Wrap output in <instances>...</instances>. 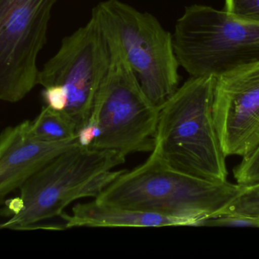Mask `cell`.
Returning <instances> with one entry per match:
<instances>
[{
	"label": "cell",
	"instance_id": "10",
	"mask_svg": "<svg viewBox=\"0 0 259 259\" xmlns=\"http://www.w3.org/2000/svg\"><path fill=\"white\" fill-rule=\"evenodd\" d=\"M77 144V138L59 142L36 139L29 120L5 129L0 133V205L44 164Z\"/></svg>",
	"mask_w": 259,
	"mask_h": 259
},
{
	"label": "cell",
	"instance_id": "4",
	"mask_svg": "<svg viewBox=\"0 0 259 259\" xmlns=\"http://www.w3.org/2000/svg\"><path fill=\"white\" fill-rule=\"evenodd\" d=\"M175 54L192 77L218 76L259 62V22L204 5L187 6L175 24Z\"/></svg>",
	"mask_w": 259,
	"mask_h": 259
},
{
	"label": "cell",
	"instance_id": "15",
	"mask_svg": "<svg viewBox=\"0 0 259 259\" xmlns=\"http://www.w3.org/2000/svg\"><path fill=\"white\" fill-rule=\"evenodd\" d=\"M225 11L237 19L259 22V0H225Z\"/></svg>",
	"mask_w": 259,
	"mask_h": 259
},
{
	"label": "cell",
	"instance_id": "7",
	"mask_svg": "<svg viewBox=\"0 0 259 259\" xmlns=\"http://www.w3.org/2000/svg\"><path fill=\"white\" fill-rule=\"evenodd\" d=\"M111 59L109 36L92 14L84 26L64 38L57 53L39 69L37 85L59 87L66 95L62 112L75 125L77 133L91 117Z\"/></svg>",
	"mask_w": 259,
	"mask_h": 259
},
{
	"label": "cell",
	"instance_id": "12",
	"mask_svg": "<svg viewBox=\"0 0 259 259\" xmlns=\"http://www.w3.org/2000/svg\"><path fill=\"white\" fill-rule=\"evenodd\" d=\"M29 130L33 138L47 142L77 138V129L71 119L65 113L55 110L47 105L34 120L29 121Z\"/></svg>",
	"mask_w": 259,
	"mask_h": 259
},
{
	"label": "cell",
	"instance_id": "18",
	"mask_svg": "<svg viewBox=\"0 0 259 259\" xmlns=\"http://www.w3.org/2000/svg\"><path fill=\"white\" fill-rule=\"evenodd\" d=\"M100 135L98 126L94 121L89 120L88 123L77 132V144L82 147H91Z\"/></svg>",
	"mask_w": 259,
	"mask_h": 259
},
{
	"label": "cell",
	"instance_id": "2",
	"mask_svg": "<svg viewBox=\"0 0 259 259\" xmlns=\"http://www.w3.org/2000/svg\"><path fill=\"white\" fill-rule=\"evenodd\" d=\"M126 157L115 151L78 144L44 164L21 186L20 196L10 201L12 216L1 229H30L36 224L60 217L71 203L97 199L125 170H115Z\"/></svg>",
	"mask_w": 259,
	"mask_h": 259
},
{
	"label": "cell",
	"instance_id": "14",
	"mask_svg": "<svg viewBox=\"0 0 259 259\" xmlns=\"http://www.w3.org/2000/svg\"><path fill=\"white\" fill-rule=\"evenodd\" d=\"M236 182L240 187H249L259 183V146L249 157L242 159L234 169Z\"/></svg>",
	"mask_w": 259,
	"mask_h": 259
},
{
	"label": "cell",
	"instance_id": "1",
	"mask_svg": "<svg viewBox=\"0 0 259 259\" xmlns=\"http://www.w3.org/2000/svg\"><path fill=\"white\" fill-rule=\"evenodd\" d=\"M215 80L191 76L160 106L150 156L185 174L225 182L227 157L213 117Z\"/></svg>",
	"mask_w": 259,
	"mask_h": 259
},
{
	"label": "cell",
	"instance_id": "3",
	"mask_svg": "<svg viewBox=\"0 0 259 259\" xmlns=\"http://www.w3.org/2000/svg\"><path fill=\"white\" fill-rule=\"evenodd\" d=\"M241 189L228 180L214 182L185 174L149 156L141 165L124 170L95 199L204 226L208 219L220 215Z\"/></svg>",
	"mask_w": 259,
	"mask_h": 259
},
{
	"label": "cell",
	"instance_id": "9",
	"mask_svg": "<svg viewBox=\"0 0 259 259\" xmlns=\"http://www.w3.org/2000/svg\"><path fill=\"white\" fill-rule=\"evenodd\" d=\"M213 117L224 153L247 158L259 146V62L216 76Z\"/></svg>",
	"mask_w": 259,
	"mask_h": 259
},
{
	"label": "cell",
	"instance_id": "17",
	"mask_svg": "<svg viewBox=\"0 0 259 259\" xmlns=\"http://www.w3.org/2000/svg\"><path fill=\"white\" fill-rule=\"evenodd\" d=\"M42 97L47 106L57 111H65L67 106V97L59 87L50 86L44 88Z\"/></svg>",
	"mask_w": 259,
	"mask_h": 259
},
{
	"label": "cell",
	"instance_id": "13",
	"mask_svg": "<svg viewBox=\"0 0 259 259\" xmlns=\"http://www.w3.org/2000/svg\"><path fill=\"white\" fill-rule=\"evenodd\" d=\"M221 214H236L259 221V183L242 187L238 195Z\"/></svg>",
	"mask_w": 259,
	"mask_h": 259
},
{
	"label": "cell",
	"instance_id": "16",
	"mask_svg": "<svg viewBox=\"0 0 259 259\" xmlns=\"http://www.w3.org/2000/svg\"><path fill=\"white\" fill-rule=\"evenodd\" d=\"M204 226L259 228V221L255 219L236 214H221L207 220Z\"/></svg>",
	"mask_w": 259,
	"mask_h": 259
},
{
	"label": "cell",
	"instance_id": "6",
	"mask_svg": "<svg viewBox=\"0 0 259 259\" xmlns=\"http://www.w3.org/2000/svg\"><path fill=\"white\" fill-rule=\"evenodd\" d=\"M92 13L116 40L146 97L162 106L179 88L171 33L154 15L120 0L102 2Z\"/></svg>",
	"mask_w": 259,
	"mask_h": 259
},
{
	"label": "cell",
	"instance_id": "11",
	"mask_svg": "<svg viewBox=\"0 0 259 259\" xmlns=\"http://www.w3.org/2000/svg\"><path fill=\"white\" fill-rule=\"evenodd\" d=\"M65 229L74 228H161L193 226L186 219L176 218L155 213L129 209L94 199L77 204L71 214L62 213Z\"/></svg>",
	"mask_w": 259,
	"mask_h": 259
},
{
	"label": "cell",
	"instance_id": "8",
	"mask_svg": "<svg viewBox=\"0 0 259 259\" xmlns=\"http://www.w3.org/2000/svg\"><path fill=\"white\" fill-rule=\"evenodd\" d=\"M59 0H0V101L17 103L37 85V58Z\"/></svg>",
	"mask_w": 259,
	"mask_h": 259
},
{
	"label": "cell",
	"instance_id": "5",
	"mask_svg": "<svg viewBox=\"0 0 259 259\" xmlns=\"http://www.w3.org/2000/svg\"><path fill=\"white\" fill-rule=\"evenodd\" d=\"M103 27L110 41L112 59L89 119L100 131L91 147L125 157L152 152L160 107L146 97L116 40Z\"/></svg>",
	"mask_w": 259,
	"mask_h": 259
}]
</instances>
